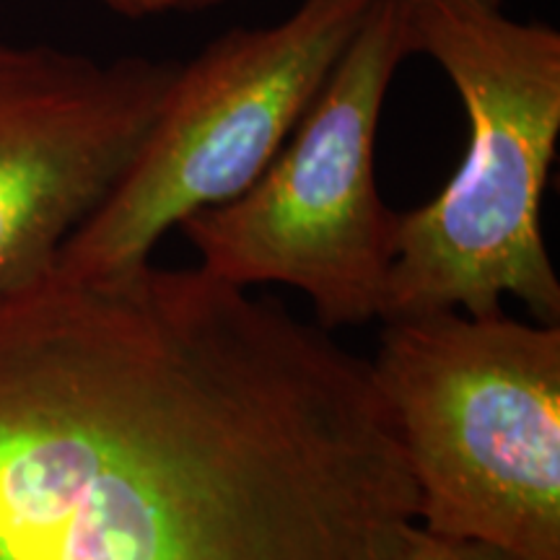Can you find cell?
Instances as JSON below:
<instances>
[{
  "instance_id": "cell-1",
  "label": "cell",
  "mask_w": 560,
  "mask_h": 560,
  "mask_svg": "<svg viewBox=\"0 0 560 560\" xmlns=\"http://www.w3.org/2000/svg\"><path fill=\"white\" fill-rule=\"evenodd\" d=\"M418 493L363 363L202 268L0 296V560H387Z\"/></svg>"
},
{
  "instance_id": "cell-2",
  "label": "cell",
  "mask_w": 560,
  "mask_h": 560,
  "mask_svg": "<svg viewBox=\"0 0 560 560\" xmlns=\"http://www.w3.org/2000/svg\"><path fill=\"white\" fill-rule=\"evenodd\" d=\"M412 52L439 62L470 120L450 185L397 213L384 319L493 314L514 296L560 317L540 200L560 136V32L509 19L495 0H402Z\"/></svg>"
},
{
  "instance_id": "cell-3",
  "label": "cell",
  "mask_w": 560,
  "mask_h": 560,
  "mask_svg": "<svg viewBox=\"0 0 560 560\" xmlns=\"http://www.w3.org/2000/svg\"><path fill=\"white\" fill-rule=\"evenodd\" d=\"M369 374L420 527L516 560H560L558 322L503 310L395 317Z\"/></svg>"
},
{
  "instance_id": "cell-4",
  "label": "cell",
  "mask_w": 560,
  "mask_h": 560,
  "mask_svg": "<svg viewBox=\"0 0 560 560\" xmlns=\"http://www.w3.org/2000/svg\"><path fill=\"white\" fill-rule=\"evenodd\" d=\"M408 55L402 0H374L268 170L179 223L202 270L240 289H299L327 330L384 319L397 213L376 190L374 140Z\"/></svg>"
},
{
  "instance_id": "cell-5",
  "label": "cell",
  "mask_w": 560,
  "mask_h": 560,
  "mask_svg": "<svg viewBox=\"0 0 560 560\" xmlns=\"http://www.w3.org/2000/svg\"><path fill=\"white\" fill-rule=\"evenodd\" d=\"M374 0H304L262 30H231L179 66L115 190L62 244L55 270L107 276L195 210L242 195L283 149Z\"/></svg>"
},
{
  "instance_id": "cell-6",
  "label": "cell",
  "mask_w": 560,
  "mask_h": 560,
  "mask_svg": "<svg viewBox=\"0 0 560 560\" xmlns=\"http://www.w3.org/2000/svg\"><path fill=\"white\" fill-rule=\"evenodd\" d=\"M177 70L0 39V296L55 268L130 166Z\"/></svg>"
},
{
  "instance_id": "cell-7",
  "label": "cell",
  "mask_w": 560,
  "mask_h": 560,
  "mask_svg": "<svg viewBox=\"0 0 560 560\" xmlns=\"http://www.w3.org/2000/svg\"><path fill=\"white\" fill-rule=\"evenodd\" d=\"M387 560H516L509 552L490 545L457 540V537H444L436 532L420 527L418 522L408 524L392 545Z\"/></svg>"
},
{
  "instance_id": "cell-8",
  "label": "cell",
  "mask_w": 560,
  "mask_h": 560,
  "mask_svg": "<svg viewBox=\"0 0 560 560\" xmlns=\"http://www.w3.org/2000/svg\"><path fill=\"white\" fill-rule=\"evenodd\" d=\"M102 3L125 19H149L170 11L166 0H102Z\"/></svg>"
},
{
  "instance_id": "cell-9",
  "label": "cell",
  "mask_w": 560,
  "mask_h": 560,
  "mask_svg": "<svg viewBox=\"0 0 560 560\" xmlns=\"http://www.w3.org/2000/svg\"><path fill=\"white\" fill-rule=\"evenodd\" d=\"M223 3V0H166V9L170 11H202L210 9V5ZM495 3H503V0H495Z\"/></svg>"
}]
</instances>
